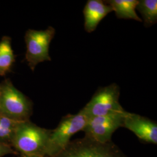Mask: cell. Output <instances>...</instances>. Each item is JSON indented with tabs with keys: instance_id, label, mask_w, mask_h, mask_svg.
Instances as JSON below:
<instances>
[{
	"instance_id": "obj_9",
	"label": "cell",
	"mask_w": 157,
	"mask_h": 157,
	"mask_svg": "<svg viewBox=\"0 0 157 157\" xmlns=\"http://www.w3.org/2000/svg\"><path fill=\"white\" fill-rule=\"evenodd\" d=\"M111 12V6L105 1H87L83 10L85 30L88 33L94 32L101 21Z\"/></svg>"
},
{
	"instance_id": "obj_12",
	"label": "cell",
	"mask_w": 157,
	"mask_h": 157,
	"mask_svg": "<svg viewBox=\"0 0 157 157\" xmlns=\"http://www.w3.org/2000/svg\"><path fill=\"white\" fill-rule=\"evenodd\" d=\"M136 10L143 17L145 27H151L157 23V0H139Z\"/></svg>"
},
{
	"instance_id": "obj_6",
	"label": "cell",
	"mask_w": 157,
	"mask_h": 157,
	"mask_svg": "<svg viewBox=\"0 0 157 157\" xmlns=\"http://www.w3.org/2000/svg\"><path fill=\"white\" fill-rule=\"evenodd\" d=\"M56 157H128L112 141L102 144L89 138L72 141Z\"/></svg>"
},
{
	"instance_id": "obj_13",
	"label": "cell",
	"mask_w": 157,
	"mask_h": 157,
	"mask_svg": "<svg viewBox=\"0 0 157 157\" xmlns=\"http://www.w3.org/2000/svg\"><path fill=\"white\" fill-rule=\"evenodd\" d=\"M21 122L0 113V142L12 146L17 126Z\"/></svg>"
},
{
	"instance_id": "obj_10",
	"label": "cell",
	"mask_w": 157,
	"mask_h": 157,
	"mask_svg": "<svg viewBox=\"0 0 157 157\" xmlns=\"http://www.w3.org/2000/svg\"><path fill=\"white\" fill-rule=\"evenodd\" d=\"M105 2L111 6L118 19H133L142 22V19L136 11L139 0H109Z\"/></svg>"
},
{
	"instance_id": "obj_1",
	"label": "cell",
	"mask_w": 157,
	"mask_h": 157,
	"mask_svg": "<svg viewBox=\"0 0 157 157\" xmlns=\"http://www.w3.org/2000/svg\"><path fill=\"white\" fill-rule=\"evenodd\" d=\"M51 132L29 120L22 121L17 126L12 147L21 155L46 156Z\"/></svg>"
},
{
	"instance_id": "obj_3",
	"label": "cell",
	"mask_w": 157,
	"mask_h": 157,
	"mask_svg": "<svg viewBox=\"0 0 157 157\" xmlns=\"http://www.w3.org/2000/svg\"><path fill=\"white\" fill-rule=\"evenodd\" d=\"M89 118L80 111L77 114L63 117L56 128L51 130L46 157H56L63 151L71 141V137L83 131Z\"/></svg>"
},
{
	"instance_id": "obj_15",
	"label": "cell",
	"mask_w": 157,
	"mask_h": 157,
	"mask_svg": "<svg viewBox=\"0 0 157 157\" xmlns=\"http://www.w3.org/2000/svg\"><path fill=\"white\" fill-rule=\"evenodd\" d=\"M21 157H47L46 156H42V155H21Z\"/></svg>"
},
{
	"instance_id": "obj_2",
	"label": "cell",
	"mask_w": 157,
	"mask_h": 157,
	"mask_svg": "<svg viewBox=\"0 0 157 157\" xmlns=\"http://www.w3.org/2000/svg\"><path fill=\"white\" fill-rule=\"evenodd\" d=\"M32 102L17 90L10 78L0 83V113L17 121L29 120Z\"/></svg>"
},
{
	"instance_id": "obj_7",
	"label": "cell",
	"mask_w": 157,
	"mask_h": 157,
	"mask_svg": "<svg viewBox=\"0 0 157 157\" xmlns=\"http://www.w3.org/2000/svg\"><path fill=\"white\" fill-rule=\"evenodd\" d=\"M126 111L89 119L83 131L84 137L104 144L111 141L113 133L123 126Z\"/></svg>"
},
{
	"instance_id": "obj_4",
	"label": "cell",
	"mask_w": 157,
	"mask_h": 157,
	"mask_svg": "<svg viewBox=\"0 0 157 157\" xmlns=\"http://www.w3.org/2000/svg\"><path fill=\"white\" fill-rule=\"evenodd\" d=\"M55 34L56 29L52 26L44 30L28 29L26 32L24 37L26 46L25 60L33 72L39 63L51 61L49 47Z\"/></svg>"
},
{
	"instance_id": "obj_11",
	"label": "cell",
	"mask_w": 157,
	"mask_h": 157,
	"mask_svg": "<svg viewBox=\"0 0 157 157\" xmlns=\"http://www.w3.org/2000/svg\"><path fill=\"white\" fill-rule=\"evenodd\" d=\"M15 56L12 50L11 38L4 36L0 40V76H6L11 72Z\"/></svg>"
},
{
	"instance_id": "obj_14",
	"label": "cell",
	"mask_w": 157,
	"mask_h": 157,
	"mask_svg": "<svg viewBox=\"0 0 157 157\" xmlns=\"http://www.w3.org/2000/svg\"><path fill=\"white\" fill-rule=\"evenodd\" d=\"M17 152L12 148V146L0 142V157L9 154H15Z\"/></svg>"
},
{
	"instance_id": "obj_8",
	"label": "cell",
	"mask_w": 157,
	"mask_h": 157,
	"mask_svg": "<svg viewBox=\"0 0 157 157\" xmlns=\"http://www.w3.org/2000/svg\"><path fill=\"white\" fill-rule=\"evenodd\" d=\"M122 127L132 132L140 140L157 144V124L150 119L126 111Z\"/></svg>"
},
{
	"instance_id": "obj_5",
	"label": "cell",
	"mask_w": 157,
	"mask_h": 157,
	"mask_svg": "<svg viewBox=\"0 0 157 157\" xmlns=\"http://www.w3.org/2000/svg\"><path fill=\"white\" fill-rule=\"evenodd\" d=\"M120 88L112 83L98 88L89 102L80 111L89 118L103 116L116 112H124L119 103Z\"/></svg>"
}]
</instances>
